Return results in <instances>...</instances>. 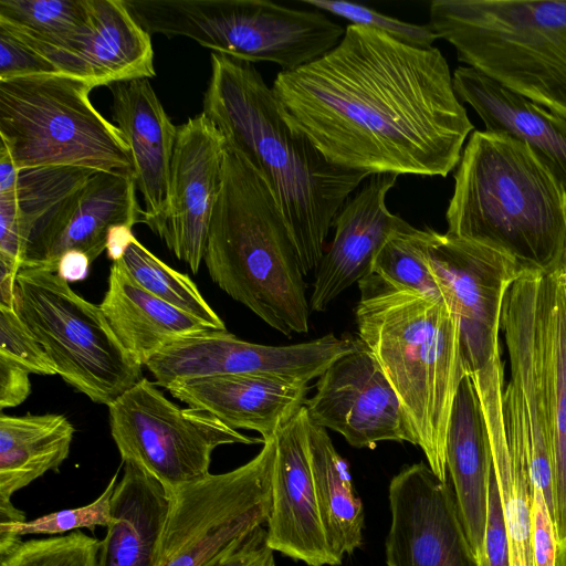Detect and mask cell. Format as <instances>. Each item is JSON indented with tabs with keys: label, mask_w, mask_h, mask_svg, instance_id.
<instances>
[{
	"label": "cell",
	"mask_w": 566,
	"mask_h": 566,
	"mask_svg": "<svg viewBox=\"0 0 566 566\" xmlns=\"http://www.w3.org/2000/svg\"><path fill=\"white\" fill-rule=\"evenodd\" d=\"M360 345L353 337L329 333L287 346L250 343L224 331H209L181 338L163 348L145 365L155 382H174L221 375L255 374L308 384L342 355Z\"/></svg>",
	"instance_id": "12"
},
{
	"label": "cell",
	"mask_w": 566,
	"mask_h": 566,
	"mask_svg": "<svg viewBox=\"0 0 566 566\" xmlns=\"http://www.w3.org/2000/svg\"><path fill=\"white\" fill-rule=\"evenodd\" d=\"M108 416L123 462L138 467L171 492L207 476L216 448L264 443L210 413L180 408L145 377L108 406Z\"/></svg>",
	"instance_id": "9"
},
{
	"label": "cell",
	"mask_w": 566,
	"mask_h": 566,
	"mask_svg": "<svg viewBox=\"0 0 566 566\" xmlns=\"http://www.w3.org/2000/svg\"><path fill=\"white\" fill-rule=\"evenodd\" d=\"M387 566H481L465 533L449 479L428 463L402 468L390 481Z\"/></svg>",
	"instance_id": "13"
},
{
	"label": "cell",
	"mask_w": 566,
	"mask_h": 566,
	"mask_svg": "<svg viewBox=\"0 0 566 566\" xmlns=\"http://www.w3.org/2000/svg\"><path fill=\"white\" fill-rule=\"evenodd\" d=\"M446 463L468 538L480 558L486 525L493 457L476 388L460 382L447 433Z\"/></svg>",
	"instance_id": "23"
},
{
	"label": "cell",
	"mask_w": 566,
	"mask_h": 566,
	"mask_svg": "<svg viewBox=\"0 0 566 566\" xmlns=\"http://www.w3.org/2000/svg\"><path fill=\"white\" fill-rule=\"evenodd\" d=\"M118 472L111 479L104 492L92 503L53 512L32 521L1 522L0 534L23 536L28 534H62L67 531L108 526L111 522V499L117 484Z\"/></svg>",
	"instance_id": "33"
},
{
	"label": "cell",
	"mask_w": 566,
	"mask_h": 566,
	"mask_svg": "<svg viewBox=\"0 0 566 566\" xmlns=\"http://www.w3.org/2000/svg\"><path fill=\"white\" fill-rule=\"evenodd\" d=\"M452 77L457 96L476 112L485 129L524 142L566 193V119L470 66L457 67Z\"/></svg>",
	"instance_id": "22"
},
{
	"label": "cell",
	"mask_w": 566,
	"mask_h": 566,
	"mask_svg": "<svg viewBox=\"0 0 566 566\" xmlns=\"http://www.w3.org/2000/svg\"><path fill=\"white\" fill-rule=\"evenodd\" d=\"M119 260L135 281L153 295L214 329H227L223 321L207 303L189 275L167 265L135 237Z\"/></svg>",
	"instance_id": "30"
},
{
	"label": "cell",
	"mask_w": 566,
	"mask_h": 566,
	"mask_svg": "<svg viewBox=\"0 0 566 566\" xmlns=\"http://www.w3.org/2000/svg\"><path fill=\"white\" fill-rule=\"evenodd\" d=\"M0 27L45 57L92 31L91 0H0Z\"/></svg>",
	"instance_id": "29"
},
{
	"label": "cell",
	"mask_w": 566,
	"mask_h": 566,
	"mask_svg": "<svg viewBox=\"0 0 566 566\" xmlns=\"http://www.w3.org/2000/svg\"><path fill=\"white\" fill-rule=\"evenodd\" d=\"M171 504V491L125 463L111 499V522L101 541L98 566H156Z\"/></svg>",
	"instance_id": "24"
},
{
	"label": "cell",
	"mask_w": 566,
	"mask_h": 566,
	"mask_svg": "<svg viewBox=\"0 0 566 566\" xmlns=\"http://www.w3.org/2000/svg\"><path fill=\"white\" fill-rule=\"evenodd\" d=\"M533 490L534 566H555L558 539L554 516L542 490L536 485Z\"/></svg>",
	"instance_id": "39"
},
{
	"label": "cell",
	"mask_w": 566,
	"mask_h": 566,
	"mask_svg": "<svg viewBox=\"0 0 566 566\" xmlns=\"http://www.w3.org/2000/svg\"><path fill=\"white\" fill-rule=\"evenodd\" d=\"M134 176L94 171L42 212L27 232L21 268L57 271L63 254L85 253L95 261L107 248L113 228L142 222Z\"/></svg>",
	"instance_id": "14"
},
{
	"label": "cell",
	"mask_w": 566,
	"mask_h": 566,
	"mask_svg": "<svg viewBox=\"0 0 566 566\" xmlns=\"http://www.w3.org/2000/svg\"><path fill=\"white\" fill-rule=\"evenodd\" d=\"M90 258L80 251H70L62 255L57 264V273L67 282L84 280L90 271Z\"/></svg>",
	"instance_id": "42"
},
{
	"label": "cell",
	"mask_w": 566,
	"mask_h": 566,
	"mask_svg": "<svg viewBox=\"0 0 566 566\" xmlns=\"http://www.w3.org/2000/svg\"><path fill=\"white\" fill-rule=\"evenodd\" d=\"M101 541L76 531L21 541L0 534V566H98Z\"/></svg>",
	"instance_id": "32"
},
{
	"label": "cell",
	"mask_w": 566,
	"mask_h": 566,
	"mask_svg": "<svg viewBox=\"0 0 566 566\" xmlns=\"http://www.w3.org/2000/svg\"><path fill=\"white\" fill-rule=\"evenodd\" d=\"M92 31L49 60L59 74L102 86L155 76L150 34L124 0H91Z\"/></svg>",
	"instance_id": "21"
},
{
	"label": "cell",
	"mask_w": 566,
	"mask_h": 566,
	"mask_svg": "<svg viewBox=\"0 0 566 566\" xmlns=\"http://www.w3.org/2000/svg\"><path fill=\"white\" fill-rule=\"evenodd\" d=\"M460 62L566 119V0H433Z\"/></svg>",
	"instance_id": "6"
},
{
	"label": "cell",
	"mask_w": 566,
	"mask_h": 566,
	"mask_svg": "<svg viewBox=\"0 0 566 566\" xmlns=\"http://www.w3.org/2000/svg\"><path fill=\"white\" fill-rule=\"evenodd\" d=\"M189 408L210 413L233 429L252 430L263 441L305 406L308 384L255 374L221 375L181 380L166 388Z\"/></svg>",
	"instance_id": "20"
},
{
	"label": "cell",
	"mask_w": 566,
	"mask_h": 566,
	"mask_svg": "<svg viewBox=\"0 0 566 566\" xmlns=\"http://www.w3.org/2000/svg\"><path fill=\"white\" fill-rule=\"evenodd\" d=\"M520 273L510 259L481 251L457 256L440 273L446 298L458 317L464 369L476 388L492 452L506 448L499 331L505 293Z\"/></svg>",
	"instance_id": "11"
},
{
	"label": "cell",
	"mask_w": 566,
	"mask_h": 566,
	"mask_svg": "<svg viewBox=\"0 0 566 566\" xmlns=\"http://www.w3.org/2000/svg\"><path fill=\"white\" fill-rule=\"evenodd\" d=\"M308 450L319 516L335 566L363 543L364 506L347 461L325 428L308 422Z\"/></svg>",
	"instance_id": "27"
},
{
	"label": "cell",
	"mask_w": 566,
	"mask_h": 566,
	"mask_svg": "<svg viewBox=\"0 0 566 566\" xmlns=\"http://www.w3.org/2000/svg\"><path fill=\"white\" fill-rule=\"evenodd\" d=\"M397 177L369 176L337 213L334 239L316 269L311 310L325 312L345 290L371 274L376 255L392 235L412 228L386 206Z\"/></svg>",
	"instance_id": "18"
},
{
	"label": "cell",
	"mask_w": 566,
	"mask_h": 566,
	"mask_svg": "<svg viewBox=\"0 0 566 566\" xmlns=\"http://www.w3.org/2000/svg\"><path fill=\"white\" fill-rule=\"evenodd\" d=\"M133 238L132 228L124 226L113 228L106 248L108 258L113 262L119 260Z\"/></svg>",
	"instance_id": "45"
},
{
	"label": "cell",
	"mask_w": 566,
	"mask_h": 566,
	"mask_svg": "<svg viewBox=\"0 0 566 566\" xmlns=\"http://www.w3.org/2000/svg\"><path fill=\"white\" fill-rule=\"evenodd\" d=\"M304 4L348 20L353 25L386 33L409 45L430 48L438 39L429 24L400 21L369 7L343 0H301Z\"/></svg>",
	"instance_id": "34"
},
{
	"label": "cell",
	"mask_w": 566,
	"mask_h": 566,
	"mask_svg": "<svg viewBox=\"0 0 566 566\" xmlns=\"http://www.w3.org/2000/svg\"><path fill=\"white\" fill-rule=\"evenodd\" d=\"M55 73L49 60L0 27V81Z\"/></svg>",
	"instance_id": "36"
},
{
	"label": "cell",
	"mask_w": 566,
	"mask_h": 566,
	"mask_svg": "<svg viewBox=\"0 0 566 566\" xmlns=\"http://www.w3.org/2000/svg\"><path fill=\"white\" fill-rule=\"evenodd\" d=\"M555 566H566V537L558 543Z\"/></svg>",
	"instance_id": "46"
},
{
	"label": "cell",
	"mask_w": 566,
	"mask_h": 566,
	"mask_svg": "<svg viewBox=\"0 0 566 566\" xmlns=\"http://www.w3.org/2000/svg\"><path fill=\"white\" fill-rule=\"evenodd\" d=\"M563 268H564V273H565V279H566V260H565Z\"/></svg>",
	"instance_id": "47"
},
{
	"label": "cell",
	"mask_w": 566,
	"mask_h": 566,
	"mask_svg": "<svg viewBox=\"0 0 566 566\" xmlns=\"http://www.w3.org/2000/svg\"><path fill=\"white\" fill-rule=\"evenodd\" d=\"M15 312L45 350L56 375L93 402L111 406L143 378L99 305L75 293L57 271L21 268Z\"/></svg>",
	"instance_id": "8"
},
{
	"label": "cell",
	"mask_w": 566,
	"mask_h": 566,
	"mask_svg": "<svg viewBox=\"0 0 566 566\" xmlns=\"http://www.w3.org/2000/svg\"><path fill=\"white\" fill-rule=\"evenodd\" d=\"M0 358L42 376L56 375L43 347L15 310L0 305Z\"/></svg>",
	"instance_id": "35"
},
{
	"label": "cell",
	"mask_w": 566,
	"mask_h": 566,
	"mask_svg": "<svg viewBox=\"0 0 566 566\" xmlns=\"http://www.w3.org/2000/svg\"><path fill=\"white\" fill-rule=\"evenodd\" d=\"M305 408L312 423L342 434L354 448L375 449L382 441L415 446L396 391L361 342L321 375Z\"/></svg>",
	"instance_id": "15"
},
{
	"label": "cell",
	"mask_w": 566,
	"mask_h": 566,
	"mask_svg": "<svg viewBox=\"0 0 566 566\" xmlns=\"http://www.w3.org/2000/svg\"><path fill=\"white\" fill-rule=\"evenodd\" d=\"M308 422L304 406L276 436L271 512L266 521L268 545L307 566H335L316 500Z\"/></svg>",
	"instance_id": "17"
},
{
	"label": "cell",
	"mask_w": 566,
	"mask_h": 566,
	"mask_svg": "<svg viewBox=\"0 0 566 566\" xmlns=\"http://www.w3.org/2000/svg\"><path fill=\"white\" fill-rule=\"evenodd\" d=\"M203 262L224 293L269 326L287 337L307 333L311 306L292 233L263 176L228 143Z\"/></svg>",
	"instance_id": "5"
},
{
	"label": "cell",
	"mask_w": 566,
	"mask_h": 566,
	"mask_svg": "<svg viewBox=\"0 0 566 566\" xmlns=\"http://www.w3.org/2000/svg\"><path fill=\"white\" fill-rule=\"evenodd\" d=\"M357 333L396 391L415 446L442 481L446 442L465 369L455 312L442 297L395 289L374 274L358 282Z\"/></svg>",
	"instance_id": "4"
},
{
	"label": "cell",
	"mask_w": 566,
	"mask_h": 566,
	"mask_svg": "<svg viewBox=\"0 0 566 566\" xmlns=\"http://www.w3.org/2000/svg\"><path fill=\"white\" fill-rule=\"evenodd\" d=\"M20 170L15 167L4 143L0 142V195L17 190Z\"/></svg>",
	"instance_id": "43"
},
{
	"label": "cell",
	"mask_w": 566,
	"mask_h": 566,
	"mask_svg": "<svg viewBox=\"0 0 566 566\" xmlns=\"http://www.w3.org/2000/svg\"><path fill=\"white\" fill-rule=\"evenodd\" d=\"M202 113L271 188L305 276L316 271L334 220L369 175L331 164L285 119L272 87L250 62L211 53Z\"/></svg>",
	"instance_id": "2"
},
{
	"label": "cell",
	"mask_w": 566,
	"mask_h": 566,
	"mask_svg": "<svg viewBox=\"0 0 566 566\" xmlns=\"http://www.w3.org/2000/svg\"><path fill=\"white\" fill-rule=\"evenodd\" d=\"M276 438L243 465L172 491L156 566H203L266 523L271 512Z\"/></svg>",
	"instance_id": "10"
},
{
	"label": "cell",
	"mask_w": 566,
	"mask_h": 566,
	"mask_svg": "<svg viewBox=\"0 0 566 566\" xmlns=\"http://www.w3.org/2000/svg\"><path fill=\"white\" fill-rule=\"evenodd\" d=\"M428 242L429 228L396 233L376 255L371 274L395 289L444 298L429 262Z\"/></svg>",
	"instance_id": "31"
},
{
	"label": "cell",
	"mask_w": 566,
	"mask_h": 566,
	"mask_svg": "<svg viewBox=\"0 0 566 566\" xmlns=\"http://www.w3.org/2000/svg\"><path fill=\"white\" fill-rule=\"evenodd\" d=\"M112 117L129 147L136 189L145 205L142 222L160 235L167 216L175 126L148 78L111 86Z\"/></svg>",
	"instance_id": "19"
},
{
	"label": "cell",
	"mask_w": 566,
	"mask_h": 566,
	"mask_svg": "<svg viewBox=\"0 0 566 566\" xmlns=\"http://www.w3.org/2000/svg\"><path fill=\"white\" fill-rule=\"evenodd\" d=\"M479 562L481 566H511L509 536L494 470L490 481L488 517Z\"/></svg>",
	"instance_id": "37"
},
{
	"label": "cell",
	"mask_w": 566,
	"mask_h": 566,
	"mask_svg": "<svg viewBox=\"0 0 566 566\" xmlns=\"http://www.w3.org/2000/svg\"><path fill=\"white\" fill-rule=\"evenodd\" d=\"M29 373L0 358V410L21 405L31 392Z\"/></svg>",
	"instance_id": "41"
},
{
	"label": "cell",
	"mask_w": 566,
	"mask_h": 566,
	"mask_svg": "<svg viewBox=\"0 0 566 566\" xmlns=\"http://www.w3.org/2000/svg\"><path fill=\"white\" fill-rule=\"evenodd\" d=\"M93 88L59 73L0 81V142L20 171L77 167L134 176L129 147L92 104Z\"/></svg>",
	"instance_id": "7"
},
{
	"label": "cell",
	"mask_w": 566,
	"mask_h": 566,
	"mask_svg": "<svg viewBox=\"0 0 566 566\" xmlns=\"http://www.w3.org/2000/svg\"><path fill=\"white\" fill-rule=\"evenodd\" d=\"M23 249L24 235L15 191L0 195V260L20 271Z\"/></svg>",
	"instance_id": "40"
},
{
	"label": "cell",
	"mask_w": 566,
	"mask_h": 566,
	"mask_svg": "<svg viewBox=\"0 0 566 566\" xmlns=\"http://www.w3.org/2000/svg\"><path fill=\"white\" fill-rule=\"evenodd\" d=\"M19 270L0 260V305L15 310V280Z\"/></svg>",
	"instance_id": "44"
},
{
	"label": "cell",
	"mask_w": 566,
	"mask_h": 566,
	"mask_svg": "<svg viewBox=\"0 0 566 566\" xmlns=\"http://www.w3.org/2000/svg\"><path fill=\"white\" fill-rule=\"evenodd\" d=\"M266 528L259 526L242 536L203 566H275Z\"/></svg>",
	"instance_id": "38"
},
{
	"label": "cell",
	"mask_w": 566,
	"mask_h": 566,
	"mask_svg": "<svg viewBox=\"0 0 566 566\" xmlns=\"http://www.w3.org/2000/svg\"><path fill=\"white\" fill-rule=\"evenodd\" d=\"M99 307L119 343L143 366L171 343L214 329L149 293L120 260L111 266Z\"/></svg>",
	"instance_id": "25"
},
{
	"label": "cell",
	"mask_w": 566,
	"mask_h": 566,
	"mask_svg": "<svg viewBox=\"0 0 566 566\" xmlns=\"http://www.w3.org/2000/svg\"><path fill=\"white\" fill-rule=\"evenodd\" d=\"M290 125L333 165L446 177L473 132L438 48L349 24L337 45L272 85Z\"/></svg>",
	"instance_id": "1"
},
{
	"label": "cell",
	"mask_w": 566,
	"mask_h": 566,
	"mask_svg": "<svg viewBox=\"0 0 566 566\" xmlns=\"http://www.w3.org/2000/svg\"><path fill=\"white\" fill-rule=\"evenodd\" d=\"M546 386L553 443V503L558 543L566 537V279L547 274Z\"/></svg>",
	"instance_id": "28"
},
{
	"label": "cell",
	"mask_w": 566,
	"mask_h": 566,
	"mask_svg": "<svg viewBox=\"0 0 566 566\" xmlns=\"http://www.w3.org/2000/svg\"><path fill=\"white\" fill-rule=\"evenodd\" d=\"M446 220V233L500 252L523 271L551 274L565 263L566 193L532 149L507 134L471 133Z\"/></svg>",
	"instance_id": "3"
},
{
	"label": "cell",
	"mask_w": 566,
	"mask_h": 566,
	"mask_svg": "<svg viewBox=\"0 0 566 566\" xmlns=\"http://www.w3.org/2000/svg\"><path fill=\"white\" fill-rule=\"evenodd\" d=\"M74 427L59 413L0 415V503L69 457Z\"/></svg>",
	"instance_id": "26"
},
{
	"label": "cell",
	"mask_w": 566,
	"mask_h": 566,
	"mask_svg": "<svg viewBox=\"0 0 566 566\" xmlns=\"http://www.w3.org/2000/svg\"><path fill=\"white\" fill-rule=\"evenodd\" d=\"M226 145L224 136L203 113L178 126L167 216L159 238L195 273L205 258L221 187Z\"/></svg>",
	"instance_id": "16"
}]
</instances>
